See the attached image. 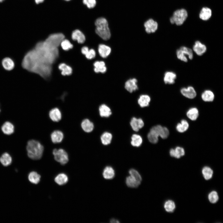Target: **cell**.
<instances>
[{
    "instance_id": "obj_1",
    "label": "cell",
    "mask_w": 223,
    "mask_h": 223,
    "mask_svg": "<svg viewBox=\"0 0 223 223\" xmlns=\"http://www.w3.org/2000/svg\"><path fill=\"white\" fill-rule=\"evenodd\" d=\"M64 38L61 33H54L45 41L37 43L25 55L22 62V67L44 78L49 77L52 72V65L59 56L58 47Z\"/></svg>"
},
{
    "instance_id": "obj_2",
    "label": "cell",
    "mask_w": 223,
    "mask_h": 223,
    "mask_svg": "<svg viewBox=\"0 0 223 223\" xmlns=\"http://www.w3.org/2000/svg\"><path fill=\"white\" fill-rule=\"evenodd\" d=\"M43 146L38 141L35 140H29L27 143L26 149L28 156L33 160L40 159L44 151Z\"/></svg>"
},
{
    "instance_id": "obj_3",
    "label": "cell",
    "mask_w": 223,
    "mask_h": 223,
    "mask_svg": "<svg viewBox=\"0 0 223 223\" xmlns=\"http://www.w3.org/2000/svg\"><path fill=\"white\" fill-rule=\"evenodd\" d=\"M95 24L96 33L104 40L109 39L111 35L107 20L103 17L99 18L96 20Z\"/></svg>"
},
{
    "instance_id": "obj_4",
    "label": "cell",
    "mask_w": 223,
    "mask_h": 223,
    "mask_svg": "<svg viewBox=\"0 0 223 223\" xmlns=\"http://www.w3.org/2000/svg\"><path fill=\"white\" fill-rule=\"evenodd\" d=\"M187 16V12L185 9H178L174 12L172 16L170 18V21L172 24L180 25L185 21Z\"/></svg>"
},
{
    "instance_id": "obj_5",
    "label": "cell",
    "mask_w": 223,
    "mask_h": 223,
    "mask_svg": "<svg viewBox=\"0 0 223 223\" xmlns=\"http://www.w3.org/2000/svg\"><path fill=\"white\" fill-rule=\"evenodd\" d=\"M176 55L177 58L184 62H187L188 57L190 59H192L193 57V54L192 50L190 48L182 46L176 51Z\"/></svg>"
},
{
    "instance_id": "obj_6",
    "label": "cell",
    "mask_w": 223,
    "mask_h": 223,
    "mask_svg": "<svg viewBox=\"0 0 223 223\" xmlns=\"http://www.w3.org/2000/svg\"><path fill=\"white\" fill-rule=\"evenodd\" d=\"M54 159L61 165L66 164L69 160L68 156L66 151L62 148L54 149L53 151Z\"/></svg>"
},
{
    "instance_id": "obj_7",
    "label": "cell",
    "mask_w": 223,
    "mask_h": 223,
    "mask_svg": "<svg viewBox=\"0 0 223 223\" xmlns=\"http://www.w3.org/2000/svg\"><path fill=\"white\" fill-rule=\"evenodd\" d=\"M151 129L163 139L167 138L169 134V130L166 127H162L160 125L154 126Z\"/></svg>"
},
{
    "instance_id": "obj_8",
    "label": "cell",
    "mask_w": 223,
    "mask_h": 223,
    "mask_svg": "<svg viewBox=\"0 0 223 223\" xmlns=\"http://www.w3.org/2000/svg\"><path fill=\"white\" fill-rule=\"evenodd\" d=\"M144 25L146 31L148 33L155 32L158 26L157 22L152 19L147 20L144 23Z\"/></svg>"
},
{
    "instance_id": "obj_9",
    "label": "cell",
    "mask_w": 223,
    "mask_h": 223,
    "mask_svg": "<svg viewBox=\"0 0 223 223\" xmlns=\"http://www.w3.org/2000/svg\"><path fill=\"white\" fill-rule=\"evenodd\" d=\"M181 92L184 96L190 99H193L196 95V93L195 89L191 86L181 88Z\"/></svg>"
},
{
    "instance_id": "obj_10",
    "label": "cell",
    "mask_w": 223,
    "mask_h": 223,
    "mask_svg": "<svg viewBox=\"0 0 223 223\" xmlns=\"http://www.w3.org/2000/svg\"><path fill=\"white\" fill-rule=\"evenodd\" d=\"M3 68L7 71L12 70L15 67V63L11 58L6 57L3 58L1 62Z\"/></svg>"
},
{
    "instance_id": "obj_11",
    "label": "cell",
    "mask_w": 223,
    "mask_h": 223,
    "mask_svg": "<svg viewBox=\"0 0 223 223\" xmlns=\"http://www.w3.org/2000/svg\"><path fill=\"white\" fill-rule=\"evenodd\" d=\"M193 49V51L197 55L201 56L206 52L207 47L204 44L200 42L197 41L195 42Z\"/></svg>"
},
{
    "instance_id": "obj_12",
    "label": "cell",
    "mask_w": 223,
    "mask_h": 223,
    "mask_svg": "<svg viewBox=\"0 0 223 223\" xmlns=\"http://www.w3.org/2000/svg\"><path fill=\"white\" fill-rule=\"evenodd\" d=\"M49 116L50 119L54 122H58L62 118V114L60 110L55 107L52 109L49 112Z\"/></svg>"
},
{
    "instance_id": "obj_13",
    "label": "cell",
    "mask_w": 223,
    "mask_h": 223,
    "mask_svg": "<svg viewBox=\"0 0 223 223\" xmlns=\"http://www.w3.org/2000/svg\"><path fill=\"white\" fill-rule=\"evenodd\" d=\"M130 125L133 130L137 132L144 126V123L141 118L137 119L134 117L131 119Z\"/></svg>"
},
{
    "instance_id": "obj_14",
    "label": "cell",
    "mask_w": 223,
    "mask_h": 223,
    "mask_svg": "<svg viewBox=\"0 0 223 223\" xmlns=\"http://www.w3.org/2000/svg\"><path fill=\"white\" fill-rule=\"evenodd\" d=\"M137 81L136 79H130L126 81L125 84V89L129 92L132 93L138 89L137 83Z\"/></svg>"
},
{
    "instance_id": "obj_15",
    "label": "cell",
    "mask_w": 223,
    "mask_h": 223,
    "mask_svg": "<svg viewBox=\"0 0 223 223\" xmlns=\"http://www.w3.org/2000/svg\"><path fill=\"white\" fill-rule=\"evenodd\" d=\"M176 77V74L175 72L167 71L164 74V81L165 84H172L175 83Z\"/></svg>"
},
{
    "instance_id": "obj_16",
    "label": "cell",
    "mask_w": 223,
    "mask_h": 223,
    "mask_svg": "<svg viewBox=\"0 0 223 223\" xmlns=\"http://www.w3.org/2000/svg\"><path fill=\"white\" fill-rule=\"evenodd\" d=\"M63 136L62 132L58 130L54 131L50 135L51 140L54 143L61 142L63 139Z\"/></svg>"
},
{
    "instance_id": "obj_17",
    "label": "cell",
    "mask_w": 223,
    "mask_h": 223,
    "mask_svg": "<svg viewBox=\"0 0 223 223\" xmlns=\"http://www.w3.org/2000/svg\"><path fill=\"white\" fill-rule=\"evenodd\" d=\"M72 37L74 40H76L79 43H82L85 41L84 35L80 30L76 29L72 33Z\"/></svg>"
},
{
    "instance_id": "obj_18",
    "label": "cell",
    "mask_w": 223,
    "mask_h": 223,
    "mask_svg": "<svg viewBox=\"0 0 223 223\" xmlns=\"http://www.w3.org/2000/svg\"><path fill=\"white\" fill-rule=\"evenodd\" d=\"M82 129L86 133H90L93 131L94 128L93 123L88 119L83 120L81 124Z\"/></svg>"
},
{
    "instance_id": "obj_19",
    "label": "cell",
    "mask_w": 223,
    "mask_h": 223,
    "mask_svg": "<svg viewBox=\"0 0 223 223\" xmlns=\"http://www.w3.org/2000/svg\"><path fill=\"white\" fill-rule=\"evenodd\" d=\"M98 52L101 57L105 58L110 54L111 50L110 47L104 44H100L98 47Z\"/></svg>"
},
{
    "instance_id": "obj_20",
    "label": "cell",
    "mask_w": 223,
    "mask_h": 223,
    "mask_svg": "<svg viewBox=\"0 0 223 223\" xmlns=\"http://www.w3.org/2000/svg\"><path fill=\"white\" fill-rule=\"evenodd\" d=\"M170 156L177 158H179L185 155L184 149L180 146H177L175 149H171L169 151Z\"/></svg>"
},
{
    "instance_id": "obj_21",
    "label": "cell",
    "mask_w": 223,
    "mask_h": 223,
    "mask_svg": "<svg viewBox=\"0 0 223 223\" xmlns=\"http://www.w3.org/2000/svg\"><path fill=\"white\" fill-rule=\"evenodd\" d=\"M212 14V11L210 8L207 7H204L200 11L199 17L203 20H207L210 18Z\"/></svg>"
},
{
    "instance_id": "obj_22",
    "label": "cell",
    "mask_w": 223,
    "mask_h": 223,
    "mask_svg": "<svg viewBox=\"0 0 223 223\" xmlns=\"http://www.w3.org/2000/svg\"><path fill=\"white\" fill-rule=\"evenodd\" d=\"M1 129L4 134L10 135L14 132V127L12 123L9 121H7L3 124L2 126Z\"/></svg>"
},
{
    "instance_id": "obj_23",
    "label": "cell",
    "mask_w": 223,
    "mask_h": 223,
    "mask_svg": "<svg viewBox=\"0 0 223 223\" xmlns=\"http://www.w3.org/2000/svg\"><path fill=\"white\" fill-rule=\"evenodd\" d=\"M94 65V70L96 73L101 72L104 73L107 70V68L105 63L103 61H96L95 62Z\"/></svg>"
},
{
    "instance_id": "obj_24",
    "label": "cell",
    "mask_w": 223,
    "mask_h": 223,
    "mask_svg": "<svg viewBox=\"0 0 223 223\" xmlns=\"http://www.w3.org/2000/svg\"><path fill=\"white\" fill-rule=\"evenodd\" d=\"M115 171L113 168L110 166H106L104 169L103 175L107 179L113 178L115 176Z\"/></svg>"
},
{
    "instance_id": "obj_25",
    "label": "cell",
    "mask_w": 223,
    "mask_h": 223,
    "mask_svg": "<svg viewBox=\"0 0 223 223\" xmlns=\"http://www.w3.org/2000/svg\"><path fill=\"white\" fill-rule=\"evenodd\" d=\"M100 115L102 117H108L112 114L111 109L105 104L101 105L99 108Z\"/></svg>"
},
{
    "instance_id": "obj_26",
    "label": "cell",
    "mask_w": 223,
    "mask_h": 223,
    "mask_svg": "<svg viewBox=\"0 0 223 223\" xmlns=\"http://www.w3.org/2000/svg\"><path fill=\"white\" fill-rule=\"evenodd\" d=\"M55 182L59 185H63L66 184L68 181V177L64 173L58 174L55 178Z\"/></svg>"
},
{
    "instance_id": "obj_27",
    "label": "cell",
    "mask_w": 223,
    "mask_h": 223,
    "mask_svg": "<svg viewBox=\"0 0 223 223\" xmlns=\"http://www.w3.org/2000/svg\"><path fill=\"white\" fill-rule=\"evenodd\" d=\"M81 52L88 59H90L94 58L96 55L95 51L94 49L89 50L87 46L83 47L81 49Z\"/></svg>"
},
{
    "instance_id": "obj_28",
    "label": "cell",
    "mask_w": 223,
    "mask_h": 223,
    "mask_svg": "<svg viewBox=\"0 0 223 223\" xmlns=\"http://www.w3.org/2000/svg\"><path fill=\"white\" fill-rule=\"evenodd\" d=\"M12 161V158L7 153H3L0 157V162L4 166L10 165Z\"/></svg>"
},
{
    "instance_id": "obj_29",
    "label": "cell",
    "mask_w": 223,
    "mask_h": 223,
    "mask_svg": "<svg viewBox=\"0 0 223 223\" xmlns=\"http://www.w3.org/2000/svg\"><path fill=\"white\" fill-rule=\"evenodd\" d=\"M201 98L205 102H212L214 99V95L212 91L206 90L202 93Z\"/></svg>"
},
{
    "instance_id": "obj_30",
    "label": "cell",
    "mask_w": 223,
    "mask_h": 223,
    "mask_svg": "<svg viewBox=\"0 0 223 223\" xmlns=\"http://www.w3.org/2000/svg\"><path fill=\"white\" fill-rule=\"evenodd\" d=\"M126 183L128 187L131 188H136L139 186L141 182L138 181L134 177L130 175L126 177Z\"/></svg>"
},
{
    "instance_id": "obj_31",
    "label": "cell",
    "mask_w": 223,
    "mask_h": 223,
    "mask_svg": "<svg viewBox=\"0 0 223 223\" xmlns=\"http://www.w3.org/2000/svg\"><path fill=\"white\" fill-rule=\"evenodd\" d=\"M151 100L150 97L147 95H142L139 98L138 103L141 107L148 106Z\"/></svg>"
},
{
    "instance_id": "obj_32",
    "label": "cell",
    "mask_w": 223,
    "mask_h": 223,
    "mask_svg": "<svg viewBox=\"0 0 223 223\" xmlns=\"http://www.w3.org/2000/svg\"><path fill=\"white\" fill-rule=\"evenodd\" d=\"M58 67L61 71V74L63 76L69 75L72 73V68L64 63H63L59 64Z\"/></svg>"
},
{
    "instance_id": "obj_33",
    "label": "cell",
    "mask_w": 223,
    "mask_h": 223,
    "mask_svg": "<svg viewBox=\"0 0 223 223\" xmlns=\"http://www.w3.org/2000/svg\"><path fill=\"white\" fill-rule=\"evenodd\" d=\"M40 175L35 171L31 172L28 175L29 181L31 183L34 184H38L40 181Z\"/></svg>"
},
{
    "instance_id": "obj_34",
    "label": "cell",
    "mask_w": 223,
    "mask_h": 223,
    "mask_svg": "<svg viewBox=\"0 0 223 223\" xmlns=\"http://www.w3.org/2000/svg\"><path fill=\"white\" fill-rule=\"evenodd\" d=\"M186 115L187 117L191 120H195L199 116V111L195 107H193L190 109L187 112Z\"/></svg>"
},
{
    "instance_id": "obj_35",
    "label": "cell",
    "mask_w": 223,
    "mask_h": 223,
    "mask_svg": "<svg viewBox=\"0 0 223 223\" xmlns=\"http://www.w3.org/2000/svg\"><path fill=\"white\" fill-rule=\"evenodd\" d=\"M112 138V134L107 132H105L103 133L100 138L101 142L104 145H107L110 144Z\"/></svg>"
},
{
    "instance_id": "obj_36",
    "label": "cell",
    "mask_w": 223,
    "mask_h": 223,
    "mask_svg": "<svg viewBox=\"0 0 223 223\" xmlns=\"http://www.w3.org/2000/svg\"><path fill=\"white\" fill-rule=\"evenodd\" d=\"M189 124L186 120H182L180 123H178L176 126V129L177 131L183 133L186 131L188 128Z\"/></svg>"
},
{
    "instance_id": "obj_37",
    "label": "cell",
    "mask_w": 223,
    "mask_h": 223,
    "mask_svg": "<svg viewBox=\"0 0 223 223\" xmlns=\"http://www.w3.org/2000/svg\"><path fill=\"white\" fill-rule=\"evenodd\" d=\"M142 141V137L138 135L133 134L131 137V143L134 146H139L141 145Z\"/></svg>"
},
{
    "instance_id": "obj_38",
    "label": "cell",
    "mask_w": 223,
    "mask_h": 223,
    "mask_svg": "<svg viewBox=\"0 0 223 223\" xmlns=\"http://www.w3.org/2000/svg\"><path fill=\"white\" fill-rule=\"evenodd\" d=\"M202 173L205 179L208 180L212 177L213 171L210 168L205 166L202 169Z\"/></svg>"
},
{
    "instance_id": "obj_39",
    "label": "cell",
    "mask_w": 223,
    "mask_h": 223,
    "mask_svg": "<svg viewBox=\"0 0 223 223\" xmlns=\"http://www.w3.org/2000/svg\"><path fill=\"white\" fill-rule=\"evenodd\" d=\"M159 137L157 133L151 129H150L147 135V138L149 142L154 144L158 142Z\"/></svg>"
},
{
    "instance_id": "obj_40",
    "label": "cell",
    "mask_w": 223,
    "mask_h": 223,
    "mask_svg": "<svg viewBox=\"0 0 223 223\" xmlns=\"http://www.w3.org/2000/svg\"><path fill=\"white\" fill-rule=\"evenodd\" d=\"M164 207L167 212H173L176 206L175 203L173 201L168 200L165 202Z\"/></svg>"
},
{
    "instance_id": "obj_41",
    "label": "cell",
    "mask_w": 223,
    "mask_h": 223,
    "mask_svg": "<svg viewBox=\"0 0 223 223\" xmlns=\"http://www.w3.org/2000/svg\"><path fill=\"white\" fill-rule=\"evenodd\" d=\"M60 45L62 49L65 50H68L73 47V45L68 40L63 39L61 42Z\"/></svg>"
},
{
    "instance_id": "obj_42",
    "label": "cell",
    "mask_w": 223,
    "mask_h": 223,
    "mask_svg": "<svg viewBox=\"0 0 223 223\" xmlns=\"http://www.w3.org/2000/svg\"><path fill=\"white\" fill-rule=\"evenodd\" d=\"M208 199L209 201L212 203H216L218 200L219 197L216 191H212L208 195Z\"/></svg>"
},
{
    "instance_id": "obj_43",
    "label": "cell",
    "mask_w": 223,
    "mask_h": 223,
    "mask_svg": "<svg viewBox=\"0 0 223 223\" xmlns=\"http://www.w3.org/2000/svg\"><path fill=\"white\" fill-rule=\"evenodd\" d=\"M129 173L130 175L134 177L138 181L141 182L142 180V177L138 171L135 169H131L129 170Z\"/></svg>"
},
{
    "instance_id": "obj_44",
    "label": "cell",
    "mask_w": 223,
    "mask_h": 223,
    "mask_svg": "<svg viewBox=\"0 0 223 223\" xmlns=\"http://www.w3.org/2000/svg\"><path fill=\"white\" fill-rule=\"evenodd\" d=\"M83 3L89 8L94 7L96 4L95 0H83Z\"/></svg>"
},
{
    "instance_id": "obj_45",
    "label": "cell",
    "mask_w": 223,
    "mask_h": 223,
    "mask_svg": "<svg viewBox=\"0 0 223 223\" xmlns=\"http://www.w3.org/2000/svg\"><path fill=\"white\" fill-rule=\"evenodd\" d=\"M110 222L111 223H119V221L118 220L113 219L111 220Z\"/></svg>"
},
{
    "instance_id": "obj_46",
    "label": "cell",
    "mask_w": 223,
    "mask_h": 223,
    "mask_svg": "<svg viewBox=\"0 0 223 223\" xmlns=\"http://www.w3.org/2000/svg\"><path fill=\"white\" fill-rule=\"evenodd\" d=\"M36 3L37 4H38L42 2L44 0H35Z\"/></svg>"
},
{
    "instance_id": "obj_47",
    "label": "cell",
    "mask_w": 223,
    "mask_h": 223,
    "mask_svg": "<svg viewBox=\"0 0 223 223\" xmlns=\"http://www.w3.org/2000/svg\"><path fill=\"white\" fill-rule=\"evenodd\" d=\"M4 0H0V2H2Z\"/></svg>"
},
{
    "instance_id": "obj_48",
    "label": "cell",
    "mask_w": 223,
    "mask_h": 223,
    "mask_svg": "<svg viewBox=\"0 0 223 223\" xmlns=\"http://www.w3.org/2000/svg\"><path fill=\"white\" fill-rule=\"evenodd\" d=\"M66 0V1H69V0Z\"/></svg>"
},
{
    "instance_id": "obj_49",
    "label": "cell",
    "mask_w": 223,
    "mask_h": 223,
    "mask_svg": "<svg viewBox=\"0 0 223 223\" xmlns=\"http://www.w3.org/2000/svg\"></svg>"
}]
</instances>
